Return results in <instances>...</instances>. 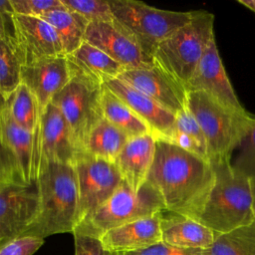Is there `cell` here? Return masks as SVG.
Masks as SVG:
<instances>
[{
	"instance_id": "obj_42",
	"label": "cell",
	"mask_w": 255,
	"mask_h": 255,
	"mask_svg": "<svg viewBox=\"0 0 255 255\" xmlns=\"http://www.w3.org/2000/svg\"><path fill=\"white\" fill-rule=\"evenodd\" d=\"M0 243H1V240H0Z\"/></svg>"
},
{
	"instance_id": "obj_40",
	"label": "cell",
	"mask_w": 255,
	"mask_h": 255,
	"mask_svg": "<svg viewBox=\"0 0 255 255\" xmlns=\"http://www.w3.org/2000/svg\"><path fill=\"white\" fill-rule=\"evenodd\" d=\"M1 37H6V26L4 19L0 16V38Z\"/></svg>"
},
{
	"instance_id": "obj_17",
	"label": "cell",
	"mask_w": 255,
	"mask_h": 255,
	"mask_svg": "<svg viewBox=\"0 0 255 255\" xmlns=\"http://www.w3.org/2000/svg\"><path fill=\"white\" fill-rule=\"evenodd\" d=\"M185 90L186 92H206L224 105L239 112H245L225 72L215 38H213L209 43L193 73V76L185 86Z\"/></svg>"
},
{
	"instance_id": "obj_34",
	"label": "cell",
	"mask_w": 255,
	"mask_h": 255,
	"mask_svg": "<svg viewBox=\"0 0 255 255\" xmlns=\"http://www.w3.org/2000/svg\"><path fill=\"white\" fill-rule=\"evenodd\" d=\"M75 241V255H111L100 238L81 233H73Z\"/></svg>"
},
{
	"instance_id": "obj_12",
	"label": "cell",
	"mask_w": 255,
	"mask_h": 255,
	"mask_svg": "<svg viewBox=\"0 0 255 255\" xmlns=\"http://www.w3.org/2000/svg\"><path fill=\"white\" fill-rule=\"evenodd\" d=\"M11 43L22 65L47 57L65 55L55 29L37 16L14 14Z\"/></svg>"
},
{
	"instance_id": "obj_14",
	"label": "cell",
	"mask_w": 255,
	"mask_h": 255,
	"mask_svg": "<svg viewBox=\"0 0 255 255\" xmlns=\"http://www.w3.org/2000/svg\"><path fill=\"white\" fill-rule=\"evenodd\" d=\"M119 79L146 95L175 116L187 109V92L184 87L154 63L147 68L126 70Z\"/></svg>"
},
{
	"instance_id": "obj_29",
	"label": "cell",
	"mask_w": 255,
	"mask_h": 255,
	"mask_svg": "<svg viewBox=\"0 0 255 255\" xmlns=\"http://www.w3.org/2000/svg\"><path fill=\"white\" fill-rule=\"evenodd\" d=\"M22 64L6 37L0 38V94L7 100L21 85Z\"/></svg>"
},
{
	"instance_id": "obj_16",
	"label": "cell",
	"mask_w": 255,
	"mask_h": 255,
	"mask_svg": "<svg viewBox=\"0 0 255 255\" xmlns=\"http://www.w3.org/2000/svg\"><path fill=\"white\" fill-rule=\"evenodd\" d=\"M104 85L145 123L155 139L172 141L175 115L119 78L110 80Z\"/></svg>"
},
{
	"instance_id": "obj_38",
	"label": "cell",
	"mask_w": 255,
	"mask_h": 255,
	"mask_svg": "<svg viewBox=\"0 0 255 255\" xmlns=\"http://www.w3.org/2000/svg\"><path fill=\"white\" fill-rule=\"evenodd\" d=\"M6 106V100L2 97V95L0 94V141H1V123H2V115H3V111L5 109ZM2 142V141H1Z\"/></svg>"
},
{
	"instance_id": "obj_2",
	"label": "cell",
	"mask_w": 255,
	"mask_h": 255,
	"mask_svg": "<svg viewBox=\"0 0 255 255\" xmlns=\"http://www.w3.org/2000/svg\"><path fill=\"white\" fill-rule=\"evenodd\" d=\"M39 211L22 236L45 239L71 232L78 223L79 190L73 164L48 161L39 167L36 178Z\"/></svg>"
},
{
	"instance_id": "obj_26",
	"label": "cell",
	"mask_w": 255,
	"mask_h": 255,
	"mask_svg": "<svg viewBox=\"0 0 255 255\" xmlns=\"http://www.w3.org/2000/svg\"><path fill=\"white\" fill-rule=\"evenodd\" d=\"M203 255H255V222L232 231L215 234Z\"/></svg>"
},
{
	"instance_id": "obj_22",
	"label": "cell",
	"mask_w": 255,
	"mask_h": 255,
	"mask_svg": "<svg viewBox=\"0 0 255 255\" xmlns=\"http://www.w3.org/2000/svg\"><path fill=\"white\" fill-rule=\"evenodd\" d=\"M1 141L12 154L22 181L33 180L34 133L17 125L5 106L1 123Z\"/></svg>"
},
{
	"instance_id": "obj_18",
	"label": "cell",
	"mask_w": 255,
	"mask_h": 255,
	"mask_svg": "<svg viewBox=\"0 0 255 255\" xmlns=\"http://www.w3.org/2000/svg\"><path fill=\"white\" fill-rule=\"evenodd\" d=\"M161 212L108 230L100 237L104 247L113 253H125L162 242Z\"/></svg>"
},
{
	"instance_id": "obj_36",
	"label": "cell",
	"mask_w": 255,
	"mask_h": 255,
	"mask_svg": "<svg viewBox=\"0 0 255 255\" xmlns=\"http://www.w3.org/2000/svg\"><path fill=\"white\" fill-rule=\"evenodd\" d=\"M13 180H21L17 164L12 154L0 141V183Z\"/></svg>"
},
{
	"instance_id": "obj_39",
	"label": "cell",
	"mask_w": 255,
	"mask_h": 255,
	"mask_svg": "<svg viewBox=\"0 0 255 255\" xmlns=\"http://www.w3.org/2000/svg\"><path fill=\"white\" fill-rule=\"evenodd\" d=\"M251 181V189H252V197H253V216H254V222H255V177L250 178Z\"/></svg>"
},
{
	"instance_id": "obj_6",
	"label": "cell",
	"mask_w": 255,
	"mask_h": 255,
	"mask_svg": "<svg viewBox=\"0 0 255 255\" xmlns=\"http://www.w3.org/2000/svg\"><path fill=\"white\" fill-rule=\"evenodd\" d=\"M114 22L150 58L158 45L187 24L192 11L161 10L135 0H109Z\"/></svg>"
},
{
	"instance_id": "obj_1",
	"label": "cell",
	"mask_w": 255,
	"mask_h": 255,
	"mask_svg": "<svg viewBox=\"0 0 255 255\" xmlns=\"http://www.w3.org/2000/svg\"><path fill=\"white\" fill-rule=\"evenodd\" d=\"M146 181L160 193L165 210L196 220L214 185L215 173L210 160L156 139Z\"/></svg>"
},
{
	"instance_id": "obj_10",
	"label": "cell",
	"mask_w": 255,
	"mask_h": 255,
	"mask_svg": "<svg viewBox=\"0 0 255 255\" xmlns=\"http://www.w3.org/2000/svg\"><path fill=\"white\" fill-rule=\"evenodd\" d=\"M79 190L78 223L107 201L123 182L115 162L82 152L73 164Z\"/></svg>"
},
{
	"instance_id": "obj_25",
	"label": "cell",
	"mask_w": 255,
	"mask_h": 255,
	"mask_svg": "<svg viewBox=\"0 0 255 255\" xmlns=\"http://www.w3.org/2000/svg\"><path fill=\"white\" fill-rule=\"evenodd\" d=\"M102 109L104 118L128 137L151 133L145 123L105 85L102 92Z\"/></svg>"
},
{
	"instance_id": "obj_20",
	"label": "cell",
	"mask_w": 255,
	"mask_h": 255,
	"mask_svg": "<svg viewBox=\"0 0 255 255\" xmlns=\"http://www.w3.org/2000/svg\"><path fill=\"white\" fill-rule=\"evenodd\" d=\"M162 242L178 248L206 249L214 240L215 233L198 221L167 210L161 212Z\"/></svg>"
},
{
	"instance_id": "obj_7",
	"label": "cell",
	"mask_w": 255,
	"mask_h": 255,
	"mask_svg": "<svg viewBox=\"0 0 255 255\" xmlns=\"http://www.w3.org/2000/svg\"><path fill=\"white\" fill-rule=\"evenodd\" d=\"M163 210H165L163 199L149 182L145 181L138 190H133L123 180L114 194L81 221L73 233L100 238L110 229Z\"/></svg>"
},
{
	"instance_id": "obj_41",
	"label": "cell",
	"mask_w": 255,
	"mask_h": 255,
	"mask_svg": "<svg viewBox=\"0 0 255 255\" xmlns=\"http://www.w3.org/2000/svg\"><path fill=\"white\" fill-rule=\"evenodd\" d=\"M111 255H123V254H122V253H119V252H115V253H113V252H112V253H111Z\"/></svg>"
},
{
	"instance_id": "obj_3",
	"label": "cell",
	"mask_w": 255,
	"mask_h": 255,
	"mask_svg": "<svg viewBox=\"0 0 255 255\" xmlns=\"http://www.w3.org/2000/svg\"><path fill=\"white\" fill-rule=\"evenodd\" d=\"M231 157L210 160L215 173V182L196 219L215 234L226 233L254 222L251 181L236 172Z\"/></svg>"
},
{
	"instance_id": "obj_35",
	"label": "cell",
	"mask_w": 255,
	"mask_h": 255,
	"mask_svg": "<svg viewBox=\"0 0 255 255\" xmlns=\"http://www.w3.org/2000/svg\"><path fill=\"white\" fill-rule=\"evenodd\" d=\"M123 255H203V249L178 248L163 242L154 244L144 249L125 252Z\"/></svg>"
},
{
	"instance_id": "obj_21",
	"label": "cell",
	"mask_w": 255,
	"mask_h": 255,
	"mask_svg": "<svg viewBox=\"0 0 255 255\" xmlns=\"http://www.w3.org/2000/svg\"><path fill=\"white\" fill-rule=\"evenodd\" d=\"M66 58L71 76H81L101 85L119 78L126 71L121 64L86 41Z\"/></svg>"
},
{
	"instance_id": "obj_31",
	"label": "cell",
	"mask_w": 255,
	"mask_h": 255,
	"mask_svg": "<svg viewBox=\"0 0 255 255\" xmlns=\"http://www.w3.org/2000/svg\"><path fill=\"white\" fill-rule=\"evenodd\" d=\"M237 148L238 153L231 162L233 169L246 177H255V121Z\"/></svg>"
},
{
	"instance_id": "obj_15",
	"label": "cell",
	"mask_w": 255,
	"mask_h": 255,
	"mask_svg": "<svg viewBox=\"0 0 255 255\" xmlns=\"http://www.w3.org/2000/svg\"><path fill=\"white\" fill-rule=\"evenodd\" d=\"M71 80V72L65 55L40 59L22 65L21 82L35 96L40 113L44 112L53 97Z\"/></svg>"
},
{
	"instance_id": "obj_8",
	"label": "cell",
	"mask_w": 255,
	"mask_h": 255,
	"mask_svg": "<svg viewBox=\"0 0 255 255\" xmlns=\"http://www.w3.org/2000/svg\"><path fill=\"white\" fill-rule=\"evenodd\" d=\"M102 92L103 85L72 75L70 82L51 101L66 119L82 152L90 131L104 118Z\"/></svg>"
},
{
	"instance_id": "obj_9",
	"label": "cell",
	"mask_w": 255,
	"mask_h": 255,
	"mask_svg": "<svg viewBox=\"0 0 255 255\" xmlns=\"http://www.w3.org/2000/svg\"><path fill=\"white\" fill-rule=\"evenodd\" d=\"M33 180L37 178L39 167L48 161L74 164L82 153L72 129L61 111L50 103L34 130Z\"/></svg>"
},
{
	"instance_id": "obj_37",
	"label": "cell",
	"mask_w": 255,
	"mask_h": 255,
	"mask_svg": "<svg viewBox=\"0 0 255 255\" xmlns=\"http://www.w3.org/2000/svg\"><path fill=\"white\" fill-rule=\"evenodd\" d=\"M238 3L255 12V0H238Z\"/></svg>"
},
{
	"instance_id": "obj_30",
	"label": "cell",
	"mask_w": 255,
	"mask_h": 255,
	"mask_svg": "<svg viewBox=\"0 0 255 255\" xmlns=\"http://www.w3.org/2000/svg\"><path fill=\"white\" fill-rule=\"evenodd\" d=\"M63 6L84 17L89 23L113 21L109 0H61Z\"/></svg>"
},
{
	"instance_id": "obj_33",
	"label": "cell",
	"mask_w": 255,
	"mask_h": 255,
	"mask_svg": "<svg viewBox=\"0 0 255 255\" xmlns=\"http://www.w3.org/2000/svg\"><path fill=\"white\" fill-rule=\"evenodd\" d=\"M44 240L33 236L17 237L0 249V255H33L44 244Z\"/></svg>"
},
{
	"instance_id": "obj_4",
	"label": "cell",
	"mask_w": 255,
	"mask_h": 255,
	"mask_svg": "<svg viewBox=\"0 0 255 255\" xmlns=\"http://www.w3.org/2000/svg\"><path fill=\"white\" fill-rule=\"evenodd\" d=\"M187 109L205 136L209 160L231 157L255 121L203 91L187 92Z\"/></svg>"
},
{
	"instance_id": "obj_24",
	"label": "cell",
	"mask_w": 255,
	"mask_h": 255,
	"mask_svg": "<svg viewBox=\"0 0 255 255\" xmlns=\"http://www.w3.org/2000/svg\"><path fill=\"white\" fill-rule=\"evenodd\" d=\"M128 138L124 131L103 118L90 131L83 152L115 162Z\"/></svg>"
},
{
	"instance_id": "obj_13",
	"label": "cell",
	"mask_w": 255,
	"mask_h": 255,
	"mask_svg": "<svg viewBox=\"0 0 255 255\" xmlns=\"http://www.w3.org/2000/svg\"><path fill=\"white\" fill-rule=\"evenodd\" d=\"M84 41L106 53L126 70L147 68L153 65V59L143 53L114 20L90 23Z\"/></svg>"
},
{
	"instance_id": "obj_11",
	"label": "cell",
	"mask_w": 255,
	"mask_h": 255,
	"mask_svg": "<svg viewBox=\"0 0 255 255\" xmlns=\"http://www.w3.org/2000/svg\"><path fill=\"white\" fill-rule=\"evenodd\" d=\"M39 211L36 181L13 180L0 183V249L22 236Z\"/></svg>"
},
{
	"instance_id": "obj_27",
	"label": "cell",
	"mask_w": 255,
	"mask_h": 255,
	"mask_svg": "<svg viewBox=\"0 0 255 255\" xmlns=\"http://www.w3.org/2000/svg\"><path fill=\"white\" fill-rule=\"evenodd\" d=\"M6 108L13 121L23 128L34 132L40 121V109L32 92L21 83L6 100Z\"/></svg>"
},
{
	"instance_id": "obj_32",
	"label": "cell",
	"mask_w": 255,
	"mask_h": 255,
	"mask_svg": "<svg viewBox=\"0 0 255 255\" xmlns=\"http://www.w3.org/2000/svg\"><path fill=\"white\" fill-rule=\"evenodd\" d=\"M11 4L15 14L37 17L63 6L61 0H11Z\"/></svg>"
},
{
	"instance_id": "obj_23",
	"label": "cell",
	"mask_w": 255,
	"mask_h": 255,
	"mask_svg": "<svg viewBox=\"0 0 255 255\" xmlns=\"http://www.w3.org/2000/svg\"><path fill=\"white\" fill-rule=\"evenodd\" d=\"M40 17L55 29L66 56L76 51L84 42L90 23L81 15L62 6L48 11Z\"/></svg>"
},
{
	"instance_id": "obj_19",
	"label": "cell",
	"mask_w": 255,
	"mask_h": 255,
	"mask_svg": "<svg viewBox=\"0 0 255 255\" xmlns=\"http://www.w3.org/2000/svg\"><path fill=\"white\" fill-rule=\"evenodd\" d=\"M156 139L151 133L129 137L115 163L123 177L133 190L146 181L155 153Z\"/></svg>"
},
{
	"instance_id": "obj_28",
	"label": "cell",
	"mask_w": 255,
	"mask_h": 255,
	"mask_svg": "<svg viewBox=\"0 0 255 255\" xmlns=\"http://www.w3.org/2000/svg\"><path fill=\"white\" fill-rule=\"evenodd\" d=\"M173 143L209 160L205 136L188 109L175 116Z\"/></svg>"
},
{
	"instance_id": "obj_5",
	"label": "cell",
	"mask_w": 255,
	"mask_h": 255,
	"mask_svg": "<svg viewBox=\"0 0 255 255\" xmlns=\"http://www.w3.org/2000/svg\"><path fill=\"white\" fill-rule=\"evenodd\" d=\"M213 28V14L204 10L192 11L190 21L158 45L153 63L185 89L209 43L215 38Z\"/></svg>"
}]
</instances>
